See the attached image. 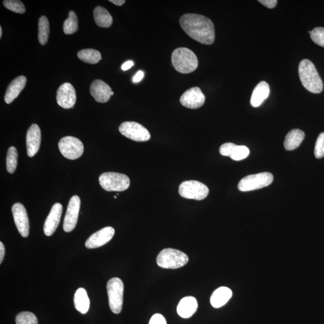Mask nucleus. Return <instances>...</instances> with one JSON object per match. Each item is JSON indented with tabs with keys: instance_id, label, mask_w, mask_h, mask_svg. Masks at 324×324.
<instances>
[{
	"instance_id": "nucleus-40",
	"label": "nucleus",
	"mask_w": 324,
	"mask_h": 324,
	"mask_svg": "<svg viewBox=\"0 0 324 324\" xmlns=\"http://www.w3.org/2000/svg\"><path fill=\"white\" fill-rule=\"evenodd\" d=\"M5 255V248L3 242H0V263H2Z\"/></svg>"
},
{
	"instance_id": "nucleus-27",
	"label": "nucleus",
	"mask_w": 324,
	"mask_h": 324,
	"mask_svg": "<svg viewBox=\"0 0 324 324\" xmlns=\"http://www.w3.org/2000/svg\"><path fill=\"white\" fill-rule=\"evenodd\" d=\"M38 28V41L42 45H45L47 44L49 35H50V23L46 16H42L39 18Z\"/></svg>"
},
{
	"instance_id": "nucleus-43",
	"label": "nucleus",
	"mask_w": 324,
	"mask_h": 324,
	"mask_svg": "<svg viewBox=\"0 0 324 324\" xmlns=\"http://www.w3.org/2000/svg\"><path fill=\"white\" fill-rule=\"evenodd\" d=\"M114 198H115V199H116V196H114Z\"/></svg>"
},
{
	"instance_id": "nucleus-35",
	"label": "nucleus",
	"mask_w": 324,
	"mask_h": 324,
	"mask_svg": "<svg viewBox=\"0 0 324 324\" xmlns=\"http://www.w3.org/2000/svg\"><path fill=\"white\" fill-rule=\"evenodd\" d=\"M236 145L235 144L231 143V142L223 144L220 148V154L223 155V156L231 157Z\"/></svg>"
},
{
	"instance_id": "nucleus-39",
	"label": "nucleus",
	"mask_w": 324,
	"mask_h": 324,
	"mask_svg": "<svg viewBox=\"0 0 324 324\" xmlns=\"http://www.w3.org/2000/svg\"><path fill=\"white\" fill-rule=\"evenodd\" d=\"M134 63L131 60L128 61H126V63H125L122 65V69L123 70H124V71L128 70L131 69V68L132 66H134Z\"/></svg>"
},
{
	"instance_id": "nucleus-10",
	"label": "nucleus",
	"mask_w": 324,
	"mask_h": 324,
	"mask_svg": "<svg viewBox=\"0 0 324 324\" xmlns=\"http://www.w3.org/2000/svg\"><path fill=\"white\" fill-rule=\"evenodd\" d=\"M58 147L63 156L70 160L77 159L84 153L82 142L75 137H63L60 139Z\"/></svg>"
},
{
	"instance_id": "nucleus-28",
	"label": "nucleus",
	"mask_w": 324,
	"mask_h": 324,
	"mask_svg": "<svg viewBox=\"0 0 324 324\" xmlns=\"http://www.w3.org/2000/svg\"><path fill=\"white\" fill-rule=\"evenodd\" d=\"M78 30V19L75 12L70 11L69 16L63 24L64 32L66 34H72Z\"/></svg>"
},
{
	"instance_id": "nucleus-32",
	"label": "nucleus",
	"mask_w": 324,
	"mask_h": 324,
	"mask_svg": "<svg viewBox=\"0 0 324 324\" xmlns=\"http://www.w3.org/2000/svg\"><path fill=\"white\" fill-rule=\"evenodd\" d=\"M250 154L249 149L244 145H236L231 155L232 160L239 161L247 158Z\"/></svg>"
},
{
	"instance_id": "nucleus-21",
	"label": "nucleus",
	"mask_w": 324,
	"mask_h": 324,
	"mask_svg": "<svg viewBox=\"0 0 324 324\" xmlns=\"http://www.w3.org/2000/svg\"><path fill=\"white\" fill-rule=\"evenodd\" d=\"M270 95V86L265 81H261L253 91L251 99V104L257 108L261 106Z\"/></svg>"
},
{
	"instance_id": "nucleus-19",
	"label": "nucleus",
	"mask_w": 324,
	"mask_h": 324,
	"mask_svg": "<svg viewBox=\"0 0 324 324\" xmlns=\"http://www.w3.org/2000/svg\"><path fill=\"white\" fill-rule=\"evenodd\" d=\"M27 78L24 76H19L12 81L8 87L5 96L6 103L10 104L17 98L19 94L25 87Z\"/></svg>"
},
{
	"instance_id": "nucleus-36",
	"label": "nucleus",
	"mask_w": 324,
	"mask_h": 324,
	"mask_svg": "<svg viewBox=\"0 0 324 324\" xmlns=\"http://www.w3.org/2000/svg\"><path fill=\"white\" fill-rule=\"evenodd\" d=\"M149 324H167V320L161 314H155L150 320Z\"/></svg>"
},
{
	"instance_id": "nucleus-4",
	"label": "nucleus",
	"mask_w": 324,
	"mask_h": 324,
	"mask_svg": "<svg viewBox=\"0 0 324 324\" xmlns=\"http://www.w3.org/2000/svg\"><path fill=\"white\" fill-rule=\"evenodd\" d=\"M189 257L184 252L177 249L167 248L158 254L156 262L158 266L167 269H177L187 264Z\"/></svg>"
},
{
	"instance_id": "nucleus-30",
	"label": "nucleus",
	"mask_w": 324,
	"mask_h": 324,
	"mask_svg": "<svg viewBox=\"0 0 324 324\" xmlns=\"http://www.w3.org/2000/svg\"><path fill=\"white\" fill-rule=\"evenodd\" d=\"M16 324H38L37 319L34 313L23 312L18 314L16 317Z\"/></svg>"
},
{
	"instance_id": "nucleus-6",
	"label": "nucleus",
	"mask_w": 324,
	"mask_h": 324,
	"mask_svg": "<svg viewBox=\"0 0 324 324\" xmlns=\"http://www.w3.org/2000/svg\"><path fill=\"white\" fill-rule=\"evenodd\" d=\"M107 291L110 309L113 313L119 314L122 310L124 293V284L120 278H111L107 284Z\"/></svg>"
},
{
	"instance_id": "nucleus-26",
	"label": "nucleus",
	"mask_w": 324,
	"mask_h": 324,
	"mask_svg": "<svg viewBox=\"0 0 324 324\" xmlns=\"http://www.w3.org/2000/svg\"><path fill=\"white\" fill-rule=\"evenodd\" d=\"M77 57L84 62L95 64L102 60L101 54L94 49H85L80 50L77 53Z\"/></svg>"
},
{
	"instance_id": "nucleus-12",
	"label": "nucleus",
	"mask_w": 324,
	"mask_h": 324,
	"mask_svg": "<svg viewBox=\"0 0 324 324\" xmlns=\"http://www.w3.org/2000/svg\"><path fill=\"white\" fill-rule=\"evenodd\" d=\"M12 211L19 234L24 238L27 237L30 231V225L27 211L24 206L21 203H16L13 206Z\"/></svg>"
},
{
	"instance_id": "nucleus-17",
	"label": "nucleus",
	"mask_w": 324,
	"mask_h": 324,
	"mask_svg": "<svg viewBox=\"0 0 324 324\" xmlns=\"http://www.w3.org/2000/svg\"><path fill=\"white\" fill-rule=\"evenodd\" d=\"M63 212V206L60 203L55 204L45 220L44 231L47 236L53 235L56 231L60 222Z\"/></svg>"
},
{
	"instance_id": "nucleus-23",
	"label": "nucleus",
	"mask_w": 324,
	"mask_h": 324,
	"mask_svg": "<svg viewBox=\"0 0 324 324\" xmlns=\"http://www.w3.org/2000/svg\"><path fill=\"white\" fill-rule=\"evenodd\" d=\"M305 138V134L300 129L292 130L287 135L284 141L285 150L292 151L299 147Z\"/></svg>"
},
{
	"instance_id": "nucleus-15",
	"label": "nucleus",
	"mask_w": 324,
	"mask_h": 324,
	"mask_svg": "<svg viewBox=\"0 0 324 324\" xmlns=\"http://www.w3.org/2000/svg\"><path fill=\"white\" fill-rule=\"evenodd\" d=\"M115 234V230L111 226L99 230L91 235L86 242L87 249H95L101 247L111 240Z\"/></svg>"
},
{
	"instance_id": "nucleus-38",
	"label": "nucleus",
	"mask_w": 324,
	"mask_h": 324,
	"mask_svg": "<svg viewBox=\"0 0 324 324\" xmlns=\"http://www.w3.org/2000/svg\"><path fill=\"white\" fill-rule=\"evenodd\" d=\"M144 76V72H142V70H139L138 72L136 73L135 76L133 77V82L134 83H138L140 82V81L143 79Z\"/></svg>"
},
{
	"instance_id": "nucleus-24",
	"label": "nucleus",
	"mask_w": 324,
	"mask_h": 324,
	"mask_svg": "<svg viewBox=\"0 0 324 324\" xmlns=\"http://www.w3.org/2000/svg\"><path fill=\"white\" fill-rule=\"evenodd\" d=\"M93 15L96 23L99 27L109 28L112 25L113 22L112 16L105 8L101 6H97L94 10Z\"/></svg>"
},
{
	"instance_id": "nucleus-20",
	"label": "nucleus",
	"mask_w": 324,
	"mask_h": 324,
	"mask_svg": "<svg viewBox=\"0 0 324 324\" xmlns=\"http://www.w3.org/2000/svg\"><path fill=\"white\" fill-rule=\"evenodd\" d=\"M197 309V302L195 298L192 296L184 297L177 306L178 315L183 318H189Z\"/></svg>"
},
{
	"instance_id": "nucleus-13",
	"label": "nucleus",
	"mask_w": 324,
	"mask_h": 324,
	"mask_svg": "<svg viewBox=\"0 0 324 324\" xmlns=\"http://www.w3.org/2000/svg\"><path fill=\"white\" fill-rule=\"evenodd\" d=\"M206 96L199 87H193L187 90L181 96V104L189 109H197L205 103Z\"/></svg>"
},
{
	"instance_id": "nucleus-34",
	"label": "nucleus",
	"mask_w": 324,
	"mask_h": 324,
	"mask_svg": "<svg viewBox=\"0 0 324 324\" xmlns=\"http://www.w3.org/2000/svg\"><path fill=\"white\" fill-rule=\"evenodd\" d=\"M314 153L317 158L324 157V132L320 133L317 138Z\"/></svg>"
},
{
	"instance_id": "nucleus-22",
	"label": "nucleus",
	"mask_w": 324,
	"mask_h": 324,
	"mask_svg": "<svg viewBox=\"0 0 324 324\" xmlns=\"http://www.w3.org/2000/svg\"><path fill=\"white\" fill-rule=\"evenodd\" d=\"M232 296V292L229 288L222 287L213 292L210 298V303L215 308L224 306Z\"/></svg>"
},
{
	"instance_id": "nucleus-9",
	"label": "nucleus",
	"mask_w": 324,
	"mask_h": 324,
	"mask_svg": "<svg viewBox=\"0 0 324 324\" xmlns=\"http://www.w3.org/2000/svg\"><path fill=\"white\" fill-rule=\"evenodd\" d=\"M119 131L126 138L137 142L148 141L151 138L148 130L137 122L123 123L119 126Z\"/></svg>"
},
{
	"instance_id": "nucleus-5",
	"label": "nucleus",
	"mask_w": 324,
	"mask_h": 324,
	"mask_svg": "<svg viewBox=\"0 0 324 324\" xmlns=\"http://www.w3.org/2000/svg\"><path fill=\"white\" fill-rule=\"evenodd\" d=\"M99 183L108 192H123L130 186L129 178L125 174L117 173H105L99 177Z\"/></svg>"
},
{
	"instance_id": "nucleus-37",
	"label": "nucleus",
	"mask_w": 324,
	"mask_h": 324,
	"mask_svg": "<svg viewBox=\"0 0 324 324\" xmlns=\"http://www.w3.org/2000/svg\"><path fill=\"white\" fill-rule=\"evenodd\" d=\"M258 2L269 9L274 8L277 3V0H259Z\"/></svg>"
},
{
	"instance_id": "nucleus-25",
	"label": "nucleus",
	"mask_w": 324,
	"mask_h": 324,
	"mask_svg": "<svg viewBox=\"0 0 324 324\" xmlns=\"http://www.w3.org/2000/svg\"><path fill=\"white\" fill-rule=\"evenodd\" d=\"M90 304L86 290L82 288H79L74 296V304L76 309L81 313L85 314L89 310Z\"/></svg>"
},
{
	"instance_id": "nucleus-41",
	"label": "nucleus",
	"mask_w": 324,
	"mask_h": 324,
	"mask_svg": "<svg viewBox=\"0 0 324 324\" xmlns=\"http://www.w3.org/2000/svg\"><path fill=\"white\" fill-rule=\"evenodd\" d=\"M109 2L118 6H121L126 3L125 0H110Z\"/></svg>"
},
{
	"instance_id": "nucleus-2",
	"label": "nucleus",
	"mask_w": 324,
	"mask_h": 324,
	"mask_svg": "<svg viewBox=\"0 0 324 324\" xmlns=\"http://www.w3.org/2000/svg\"><path fill=\"white\" fill-rule=\"evenodd\" d=\"M299 73L301 83L309 92L319 94L323 90V83L312 61L304 59L299 66Z\"/></svg>"
},
{
	"instance_id": "nucleus-14",
	"label": "nucleus",
	"mask_w": 324,
	"mask_h": 324,
	"mask_svg": "<svg viewBox=\"0 0 324 324\" xmlns=\"http://www.w3.org/2000/svg\"><path fill=\"white\" fill-rule=\"evenodd\" d=\"M76 95L72 84L64 83L58 89L57 102L58 105L64 109H70L75 105Z\"/></svg>"
},
{
	"instance_id": "nucleus-18",
	"label": "nucleus",
	"mask_w": 324,
	"mask_h": 324,
	"mask_svg": "<svg viewBox=\"0 0 324 324\" xmlns=\"http://www.w3.org/2000/svg\"><path fill=\"white\" fill-rule=\"evenodd\" d=\"M26 141L28 157H33L39 150L41 143V131L37 125H32L28 129Z\"/></svg>"
},
{
	"instance_id": "nucleus-3",
	"label": "nucleus",
	"mask_w": 324,
	"mask_h": 324,
	"mask_svg": "<svg viewBox=\"0 0 324 324\" xmlns=\"http://www.w3.org/2000/svg\"><path fill=\"white\" fill-rule=\"evenodd\" d=\"M172 63L178 72L187 74L194 72L198 66V60L192 51L187 48H179L173 51Z\"/></svg>"
},
{
	"instance_id": "nucleus-31",
	"label": "nucleus",
	"mask_w": 324,
	"mask_h": 324,
	"mask_svg": "<svg viewBox=\"0 0 324 324\" xmlns=\"http://www.w3.org/2000/svg\"><path fill=\"white\" fill-rule=\"evenodd\" d=\"M5 7L16 14H23L25 12V7L23 3L18 0H5L3 2Z\"/></svg>"
},
{
	"instance_id": "nucleus-33",
	"label": "nucleus",
	"mask_w": 324,
	"mask_h": 324,
	"mask_svg": "<svg viewBox=\"0 0 324 324\" xmlns=\"http://www.w3.org/2000/svg\"><path fill=\"white\" fill-rule=\"evenodd\" d=\"M310 37L317 45L324 48V28L316 27L311 31Z\"/></svg>"
},
{
	"instance_id": "nucleus-16",
	"label": "nucleus",
	"mask_w": 324,
	"mask_h": 324,
	"mask_svg": "<svg viewBox=\"0 0 324 324\" xmlns=\"http://www.w3.org/2000/svg\"><path fill=\"white\" fill-rule=\"evenodd\" d=\"M90 93L99 103L108 102L113 92L108 84L100 79L94 80L90 86Z\"/></svg>"
},
{
	"instance_id": "nucleus-42",
	"label": "nucleus",
	"mask_w": 324,
	"mask_h": 324,
	"mask_svg": "<svg viewBox=\"0 0 324 324\" xmlns=\"http://www.w3.org/2000/svg\"><path fill=\"white\" fill-rule=\"evenodd\" d=\"M2 34H3V30H2V28L0 27V38L2 37Z\"/></svg>"
},
{
	"instance_id": "nucleus-7",
	"label": "nucleus",
	"mask_w": 324,
	"mask_h": 324,
	"mask_svg": "<svg viewBox=\"0 0 324 324\" xmlns=\"http://www.w3.org/2000/svg\"><path fill=\"white\" fill-rule=\"evenodd\" d=\"M273 174L267 172L250 175L243 178L239 181L238 188L241 192H249V191L260 189L270 185L273 183Z\"/></svg>"
},
{
	"instance_id": "nucleus-11",
	"label": "nucleus",
	"mask_w": 324,
	"mask_h": 324,
	"mask_svg": "<svg viewBox=\"0 0 324 324\" xmlns=\"http://www.w3.org/2000/svg\"><path fill=\"white\" fill-rule=\"evenodd\" d=\"M80 206L79 196L74 195L71 197L64 220L63 229L65 232H70L75 228L78 219Z\"/></svg>"
},
{
	"instance_id": "nucleus-1",
	"label": "nucleus",
	"mask_w": 324,
	"mask_h": 324,
	"mask_svg": "<svg viewBox=\"0 0 324 324\" xmlns=\"http://www.w3.org/2000/svg\"><path fill=\"white\" fill-rule=\"evenodd\" d=\"M180 24L189 37L200 44L209 45L215 42V26L206 16L194 14H185L180 18Z\"/></svg>"
},
{
	"instance_id": "nucleus-29",
	"label": "nucleus",
	"mask_w": 324,
	"mask_h": 324,
	"mask_svg": "<svg viewBox=\"0 0 324 324\" xmlns=\"http://www.w3.org/2000/svg\"><path fill=\"white\" fill-rule=\"evenodd\" d=\"M18 152L15 147H10L6 157V168L10 174H14L17 167Z\"/></svg>"
},
{
	"instance_id": "nucleus-8",
	"label": "nucleus",
	"mask_w": 324,
	"mask_h": 324,
	"mask_svg": "<svg viewBox=\"0 0 324 324\" xmlns=\"http://www.w3.org/2000/svg\"><path fill=\"white\" fill-rule=\"evenodd\" d=\"M178 192L184 198L200 200L208 196L209 189L205 184L199 181L190 180L181 183Z\"/></svg>"
}]
</instances>
